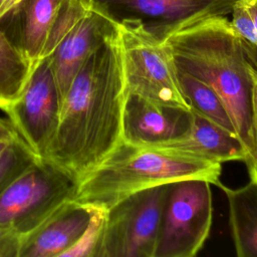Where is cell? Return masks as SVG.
<instances>
[{
    "mask_svg": "<svg viewBox=\"0 0 257 257\" xmlns=\"http://www.w3.org/2000/svg\"><path fill=\"white\" fill-rule=\"evenodd\" d=\"M125 87L117 32L85 60L60 109L42 161L76 185L122 141Z\"/></svg>",
    "mask_w": 257,
    "mask_h": 257,
    "instance_id": "cell-1",
    "label": "cell"
},
{
    "mask_svg": "<svg viewBox=\"0 0 257 257\" xmlns=\"http://www.w3.org/2000/svg\"><path fill=\"white\" fill-rule=\"evenodd\" d=\"M164 43L177 69L207 83L222 98L247 151L248 164L254 153L255 70L230 20L226 16L201 19L175 31Z\"/></svg>",
    "mask_w": 257,
    "mask_h": 257,
    "instance_id": "cell-2",
    "label": "cell"
},
{
    "mask_svg": "<svg viewBox=\"0 0 257 257\" xmlns=\"http://www.w3.org/2000/svg\"><path fill=\"white\" fill-rule=\"evenodd\" d=\"M222 165L145 148L123 140L75 185L71 200L107 211L139 191L185 179H204L218 186Z\"/></svg>",
    "mask_w": 257,
    "mask_h": 257,
    "instance_id": "cell-3",
    "label": "cell"
},
{
    "mask_svg": "<svg viewBox=\"0 0 257 257\" xmlns=\"http://www.w3.org/2000/svg\"><path fill=\"white\" fill-rule=\"evenodd\" d=\"M125 94L190 109L178 82L177 67L164 43L135 21L117 22Z\"/></svg>",
    "mask_w": 257,
    "mask_h": 257,
    "instance_id": "cell-4",
    "label": "cell"
},
{
    "mask_svg": "<svg viewBox=\"0 0 257 257\" xmlns=\"http://www.w3.org/2000/svg\"><path fill=\"white\" fill-rule=\"evenodd\" d=\"M211 183L185 179L168 184L154 257H194L213 222Z\"/></svg>",
    "mask_w": 257,
    "mask_h": 257,
    "instance_id": "cell-5",
    "label": "cell"
},
{
    "mask_svg": "<svg viewBox=\"0 0 257 257\" xmlns=\"http://www.w3.org/2000/svg\"><path fill=\"white\" fill-rule=\"evenodd\" d=\"M168 184L132 194L106 211L95 257H154Z\"/></svg>",
    "mask_w": 257,
    "mask_h": 257,
    "instance_id": "cell-6",
    "label": "cell"
},
{
    "mask_svg": "<svg viewBox=\"0 0 257 257\" xmlns=\"http://www.w3.org/2000/svg\"><path fill=\"white\" fill-rule=\"evenodd\" d=\"M74 190L75 183L66 174L36 161L0 194V228L26 235L71 199Z\"/></svg>",
    "mask_w": 257,
    "mask_h": 257,
    "instance_id": "cell-7",
    "label": "cell"
},
{
    "mask_svg": "<svg viewBox=\"0 0 257 257\" xmlns=\"http://www.w3.org/2000/svg\"><path fill=\"white\" fill-rule=\"evenodd\" d=\"M58 88L46 57L37 60L21 94L3 110L19 136L40 160L54 137L60 118Z\"/></svg>",
    "mask_w": 257,
    "mask_h": 257,
    "instance_id": "cell-8",
    "label": "cell"
},
{
    "mask_svg": "<svg viewBox=\"0 0 257 257\" xmlns=\"http://www.w3.org/2000/svg\"><path fill=\"white\" fill-rule=\"evenodd\" d=\"M116 21L140 23L164 41L196 21L231 13L236 0H95Z\"/></svg>",
    "mask_w": 257,
    "mask_h": 257,
    "instance_id": "cell-9",
    "label": "cell"
},
{
    "mask_svg": "<svg viewBox=\"0 0 257 257\" xmlns=\"http://www.w3.org/2000/svg\"><path fill=\"white\" fill-rule=\"evenodd\" d=\"M116 32L117 22L94 0L92 8L46 57L58 88L60 103L85 60Z\"/></svg>",
    "mask_w": 257,
    "mask_h": 257,
    "instance_id": "cell-10",
    "label": "cell"
},
{
    "mask_svg": "<svg viewBox=\"0 0 257 257\" xmlns=\"http://www.w3.org/2000/svg\"><path fill=\"white\" fill-rule=\"evenodd\" d=\"M192 110L168 106L126 93L122 115V140L152 148L184 135L191 126Z\"/></svg>",
    "mask_w": 257,
    "mask_h": 257,
    "instance_id": "cell-11",
    "label": "cell"
},
{
    "mask_svg": "<svg viewBox=\"0 0 257 257\" xmlns=\"http://www.w3.org/2000/svg\"><path fill=\"white\" fill-rule=\"evenodd\" d=\"M89 209L64 201L31 232L20 237L18 257H62L85 230Z\"/></svg>",
    "mask_w": 257,
    "mask_h": 257,
    "instance_id": "cell-12",
    "label": "cell"
},
{
    "mask_svg": "<svg viewBox=\"0 0 257 257\" xmlns=\"http://www.w3.org/2000/svg\"><path fill=\"white\" fill-rule=\"evenodd\" d=\"M178 155L223 164L231 161L246 162L247 151L240 138L203 115L192 110L190 128L181 137L152 147Z\"/></svg>",
    "mask_w": 257,
    "mask_h": 257,
    "instance_id": "cell-13",
    "label": "cell"
},
{
    "mask_svg": "<svg viewBox=\"0 0 257 257\" xmlns=\"http://www.w3.org/2000/svg\"><path fill=\"white\" fill-rule=\"evenodd\" d=\"M62 3L63 0H22L8 14L17 22L14 44L32 64L41 58Z\"/></svg>",
    "mask_w": 257,
    "mask_h": 257,
    "instance_id": "cell-14",
    "label": "cell"
},
{
    "mask_svg": "<svg viewBox=\"0 0 257 257\" xmlns=\"http://www.w3.org/2000/svg\"><path fill=\"white\" fill-rule=\"evenodd\" d=\"M228 202L231 236L238 257H257V183L232 189L218 186Z\"/></svg>",
    "mask_w": 257,
    "mask_h": 257,
    "instance_id": "cell-15",
    "label": "cell"
},
{
    "mask_svg": "<svg viewBox=\"0 0 257 257\" xmlns=\"http://www.w3.org/2000/svg\"><path fill=\"white\" fill-rule=\"evenodd\" d=\"M177 75L181 92L191 110L237 135L224 101L210 85L180 69H177Z\"/></svg>",
    "mask_w": 257,
    "mask_h": 257,
    "instance_id": "cell-16",
    "label": "cell"
},
{
    "mask_svg": "<svg viewBox=\"0 0 257 257\" xmlns=\"http://www.w3.org/2000/svg\"><path fill=\"white\" fill-rule=\"evenodd\" d=\"M33 64L0 28V109L22 92Z\"/></svg>",
    "mask_w": 257,
    "mask_h": 257,
    "instance_id": "cell-17",
    "label": "cell"
},
{
    "mask_svg": "<svg viewBox=\"0 0 257 257\" xmlns=\"http://www.w3.org/2000/svg\"><path fill=\"white\" fill-rule=\"evenodd\" d=\"M25 143H12L0 156V194L23 171L39 161Z\"/></svg>",
    "mask_w": 257,
    "mask_h": 257,
    "instance_id": "cell-18",
    "label": "cell"
},
{
    "mask_svg": "<svg viewBox=\"0 0 257 257\" xmlns=\"http://www.w3.org/2000/svg\"><path fill=\"white\" fill-rule=\"evenodd\" d=\"M232 27L240 37L247 57L257 72V26L249 12L247 5L242 0H236L231 13Z\"/></svg>",
    "mask_w": 257,
    "mask_h": 257,
    "instance_id": "cell-19",
    "label": "cell"
},
{
    "mask_svg": "<svg viewBox=\"0 0 257 257\" xmlns=\"http://www.w3.org/2000/svg\"><path fill=\"white\" fill-rule=\"evenodd\" d=\"M90 212V217L88 224L75 242L73 246H71L62 257H95L96 252L100 243L103 226L105 222L106 211L87 207Z\"/></svg>",
    "mask_w": 257,
    "mask_h": 257,
    "instance_id": "cell-20",
    "label": "cell"
},
{
    "mask_svg": "<svg viewBox=\"0 0 257 257\" xmlns=\"http://www.w3.org/2000/svg\"><path fill=\"white\" fill-rule=\"evenodd\" d=\"M252 119H253V135H254V153L248 164H246L247 171L251 181L257 183V72L254 71V84L252 94Z\"/></svg>",
    "mask_w": 257,
    "mask_h": 257,
    "instance_id": "cell-21",
    "label": "cell"
},
{
    "mask_svg": "<svg viewBox=\"0 0 257 257\" xmlns=\"http://www.w3.org/2000/svg\"><path fill=\"white\" fill-rule=\"evenodd\" d=\"M20 236L12 230L0 228V257H18Z\"/></svg>",
    "mask_w": 257,
    "mask_h": 257,
    "instance_id": "cell-22",
    "label": "cell"
},
{
    "mask_svg": "<svg viewBox=\"0 0 257 257\" xmlns=\"http://www.w3.org/2000/svg\"><path fill=\"white\" fill-rule=\"evenodd\" d=\"M1 142L25 143L8 118L0 117V143Z\"/></svg>",
    "mask_w": 257,
    "mask_h": 257,
    "instance_id": "cell-23",
    "label": "cell"
},
{
    "mask_svg": "<svg viewBox=\"0 0 257 257\" xmlns=\"http://www.w3.org/2000/svg\"><path fill=\"white\" fill-rule=\"evenodd\" d=\"M22 0H0V22L21 2Z\"/></svg>",
    "mask_w": 257,
    "mask_h": 257,
    "instance_id": "cell-24",
    "label": "cell"
},
{
    "mask_svg": "<svg viewBox=\"0 0 257 257\" xmlns=\"http://www.w3.org/2000/svg\"><path fill=\"white\" fill-rule=\"evenodd\" d=\"M246 5H247V8H248L249 12L251 13L254 21H255L256 26H257V0H252L249 3H246Z\"/></svg>",
    "mask_w": 257,
    "mask_h": 257,
    "instance_id": "cell-25",
    "label": "cell"
},
{
    "mask_svg": "<svg viewBox=\"0 0 257 257\" xmlns=\"http://www.w3.org/2000/svg\"><path fill=\"white\" fill-rule=\"evenodd\" d=\"M10 144H12V143H5V142H1L0 143V156L10 146Z\"/></svg>",
    "mask_w": 257,
    "mask_h": 257,
    "instance_id": "cell-26",
    "label": "cell"
},
{
    "mask_svg": "<svg viewBox=\"0 0 257 257\" xmlns=\"http://www.w3.org/2000/svg\"><path fill=\"white\" fill-rule=\"evenodd\" d=\"M242 1H244L245 3H249V2H251L252 0H242Z\"/></svg>",
    "mask_w": 257,
    "mask_h": 257,
    "instance_id": "cell-27",
    "label": "cell"
}]
</instances>
